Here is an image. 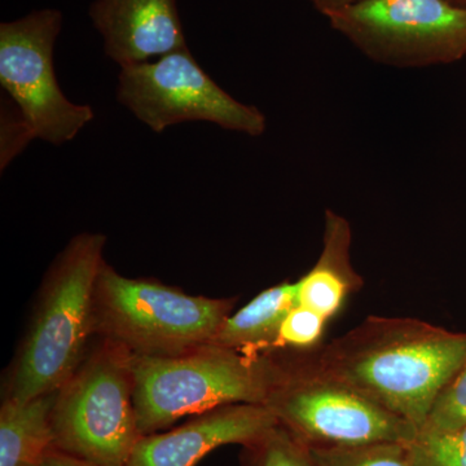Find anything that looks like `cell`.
Listing matches in <instances>:
<instances>
[{
    "label": "cell",
    "mask_w": 466,
    "mask_h": 466,
    "mask_svg": "<svg viewBox=\"0 0 466 466\" xmlns=\"http://www.w3.org/2000/svg\"><path fill=\"white\" fill-rule=\"evenodd\" d=\"M410 466H466V424L455 431L417 435L408 444Z\"/></svg>",
    "instance_id": "obj_17"
},
{
    "label": "cell",
    "mask_w": 466,
    "mask_h": 466,
    "mask_svg": "<svg viewBox=\"0 0 466 466\" xmlns=\"http://www.w3.org/2000/svg\"><path fill=\"white\" fill-rule=\"evenodd\" d=\"M134 394L133 352L100 339L56 391L55 450L95 466H126L143 437Z\"/></svg>",
    "instance_id": "obj_4"
},
{
    "label": "cell",
    "mask_w": 466,
    "mask_h": 466,
    "mask_svg": "<svg viewBox=\"0 0 466 466\" xmlns=\"http://www.w3.org/2000/svg\"><path fill=\"white\" fill-rule=\"evenodd\" d=\"M325 375L422 428L466 361V332L410 318L370 317L312 358Z\"/></svg>",
    "instance_id": "obj_1"
},
{
    "label": "cell",
    "mask_w": 466,
    "mask_h": 466,
    "mask_svg": "<svg viewBox=\"0 0 466 466\" xmlns=\"http://www.w3.org/2000/svg\"><path fill=\"white\" fill-rule=\"evenodd\" d=\"M106 238L81 233L52 263L5 379L3 400L54 394L78 370L96 337L95 296Z\"/></svg>",
    "instance_id": "obj_2"
},
{
    "label": "cell",
    "mask_w": 466,
    "mask_h": 466,
    "mask_svg": "<svg viewBox=\"0 0 466 466\" xmlns=\"http://www.w3.org/2000/svg\"><path fill=\"white\" fill-rule=\"evenodd\" d=\"M90 17L121 67L187 47L177 0H94Z\"/></svg>",
    "instance_id": "obj_11"
},
{
    "label": "cell",
    "mask_w": 466,
    "mask_h": 466,
    "mask_svg": "<svg viewBox=\"0 0 466 466\" xmlns=\"http://www.w3.org/2000/svg\"><path fill=\"white\" fill-rule=\"evenodd\" d=\"M265 406L309 449L410 444L419 434L407 420L325 375L312 359L284 361Z\"/></svg>",
    "instance_id": "obj_6"
},
{
    "label": "cell",
    "mask_w": 466,
    "mask_h": 466,
    "mask_svg": "<svg viewBox=\"0 0 466 466\" xmlns=\"http://www.w3.org/2000/svg\"><path fill=\"white\" fill-rule=\"evenodd\" d=\"M54 394L30 400H3L0 407V466H42L55 450Z\"/></svg>",
    "instance_id": "obj_14"
},
{
    "label": "cell",
    "mask_w": 466,
    "mask_h": 466,
    "mask_svg": "<svg viewBox=\"0 0 466 466\" xmlns=\"http://www.w3.org/2000/svg\"><path fill=\"white\" fill-rule=\"evenodd\" d=\"M240 466H315L309 450L280 424L242 446Z\"/></svg>",
    "instance_id": "obj_15"
},
{
    "label": "cell",
    "mask_w": 466,
    "mask_h": 466,
    "mask_svg": "<svg viewBox=\"0 0 466 466\" xmlns=\"http://www.w3.org/2000/svg\"><path fill=\"white\" fill-rule=\"evenodd\" d=\"M299 305V283L275 285L259 293L245 308L229 315L208 345L245 354H268L291 309Z\"/></svg>",
    "instance_id": "obj_13"
},
{
    "label": "cell",
    "mask_w": 466,
    "mask_h": 466,
    "mask_svg": "<svg viewBox=\"0 0 466 466\" xmlns=\"http://www.w3.org/2000/svg\"><path fill=\"white\" fill-rule=\"evenodd\" d=\"M284 361L204 345L174 357L134 355L135 410L142 435L167 431L184 417L229 404H263Z\"/></svg>",
    "instance_id": "obj_3"
},
{
    "label": "cell",
    "mask_w": 466,
    "mask_h": 466,
    "mask_svg": "<svg viewBox=\"0 0 466 466\" xmlns=\"http://www.w3.org/2000/svg\"><path fill=\"white\" fill-rule=\"evenodd\" d=\"M63 25L58 9L33 11L0 25V85L33 139L63 146L94 119V109L67 99L54 67L55 43Z\"/></svg>",
    "instance_id": "obj_9"
},
{
    "label": "cell",
    "mask_w": 466,
    "mask_h": 466,
    "mask_svg": "<svg viewBox=\"0 0 466 466\" xmlns=\"http://www.w3.org/2000/svg\"><path fill=\"white\" fill-rule=\"evenodd\" d=\"M325 17L381 66L428 67L466 57V8L449 0H360Z\"/></svg>",
    "instance_id": "obj_7"
},
{
    "label": "cell",
    "mask_w": 466,
    "mask_h": 466,
    "mask_svg": "<svg viewBox=\"0 0 466 466\" xmlns=\"http://www.w3.org/2000/svg\"><path fill=\"white\" fill-rule=\"evenodd\" d=\"M466 424V361L438 395L425 424L417 435L455 431Z\"/></svg>",
    "instance_id": "obj_18"
},
{
    "label": "cell",
    "mask_w": 466,
    "mask_h": 466,
    "mask_svg": "<svg viewBox=\"0 0 466 466\" xmlns=\"http://www.w3.org/2000/svg\"><path fill=\"white\" fill-rule=\"evenodd\" d=\"M449 2L453 3V5H459V7L466 8V0H449Z\"/></svg>",
    "instance_id": "obj_22"
},
{
    "label": "cell",
    "mask_w": 466,
    "mask_h": 466,
    "mask_svg": "<svg viewBox=\"0 0 466 466\" xmlns=\"http://www.w3.org/2000/svg\"><path fill=\"white\" fill-rule=\"evenodd\" d=\"M352 228L345 217L332 208L324 213L323 248L314 267L300 278L299 303L330 320L339 314L364 280L351 262Z\"/></svg>",
    "instance_id": "obj_12"
},
{
    "label": "cell",
    "mask_w": 466,
    "mask_h": 466,
    "mask_svg": "<svg viewBox=\"0 0 466 466\" xmlns=\"http://www.w3.org/2000/svg\"><path fill=\"white\" fill-rule=\"evenodd\" d=\"M360 0H309L314 8L320 12L323 16H328L333 12L341 11V9L350 7Z\"/></svg>",
    "instance_id": "obj_20"
},
{
    "label": "cell",
    "mask_w": 466,
    "mask_h": 466,
    "mask_svg": "<svg viewBox=\"0 0 466 466\" xmlns=\"http://www.w3.org/2000/svg\"><path fill=\"white\" fill-rule=\"evenodd\" d=\"M328 319L314 309L303 305H297L291 309L289 314L285 317L275 349H293L299 351H306L317 348L321 341Z\"/></svg>",
    "instance_id": "obj_19"
},
{
    "label": "cell",
    "mask_w": 466,
    "mask_h": 466,
    "mask_svg": "<svg viewBox=\"0 0 466 466\" xmlns=\"http://www.w3.org/2000/svg\"><path fill=\"white\" fill-rule=\"evenodd\" d=\"M42 466H95L90 462L82 461V460L73 458L66 453L60 452L57 450H52L50 455L45 460Z\"/></svg>",
    "instance_id": "obj_21"
},
{
    "label": "cell",
    "mask_w": 466,
    "mask_h": 466,
    "mask_svg": "<svg viewBox=\"0 0 466 466\" xmlns=\"http://www.w3.org/2000/svg\"><path fill=\"white\" fill-rule=\"evenodd\" d=\"M116 99L157 134L189 121L208 122L253 137L267 130L265 113L219 87L187 47L121 67Z\"/></svg>",
    "instance_id": "obj_8"
},
{
    "label": "cell",
    "mask_w": 466,
    "mask_h": 466,
    "mask_svg": "<svg viewBox=\"0 0 466 466\" xmlns=\"http://www.w3.org/2000/svg\"><path fill=\"white\" fill-rule=\"evenodd\" d=\"M235 299L189 296L153 279L118 274L104 263L95 296L96 337L134 355L174 357L208 345Z\"/></svg>",
    "instance_id": "obj_5"
},
{
    "label": "cell",
    "mask_w": 466,
    "mask_h": 466,
    "mask_svg": "<svg viewBox=\"0 0 466 466\" xmlns=\"http://www.w3.org/2000/svg\"><path fill=\"white\" fill-rule=\"evenodd\" d=\"M278 420L263 404H229L193 416L186 424L143 435L126 466H196L211 451L250 443Z\"/></svg>",
    "instance_id": "obj_10"
},
{
    "label": "cell",
    "mask_w": 466,
    "mask_h": 466,
    "mask_svg": "<svg viewBox=\"0 0 466 466\" xmlns=\"http://www.w3.org/2000/svg\"><path fill=\"white\" fill-rule=\"evenodd\" d=\"M309 450L315 466H410L408 444L403 443L317 447Z\"/></svg>",
    "instance_id": "obj_16"
}]
</instances>
